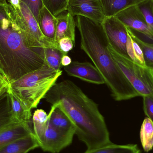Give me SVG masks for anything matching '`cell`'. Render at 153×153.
Here are the masks:
<instances>
[{"label":"cell","instance_id":"3957f363","mask_svg":"<svg viewBox=\"0 0 153 153\" xmlns=\"http://www.w3.org/2000/svg\"><path fill=\"white\" fill-rule=\"evenodd\" d=\"M46 63L44 48L29 46L13 14L0 22V74L8 85Z\"/></svg>","mask_w":153,"mask_h":153},{"label":"cell","instance_id":"44dd1931","mask_svg":"<svg viewBox=\"0 0 153 153\" xmlns=\"http://www.w3.org/2000/svg\"><path fill=\"white\" fill-rule=\"evenodd\" d=\"M45 61L50 68L56 71H61L62 67L61 64L62 59L64 55L67 54L54 47L44 48Z\"/></svg>","mask_w":153,"mask_h":153},{"label":"cell","instance_id":"52a82bcc","mask_svg":"<svg viewBox=\"0 0 153 153\" xmlns=\"http://www.w3.org/2000/svg\"><path fill=\"white\" fill-rule=\"evenodd\" d=\"M33 132L39 147L45 152L58 153L71 144L74 134L65 133L55 128L46 122L33 123Z\"/></svg>","mask_w":153,"mask_h":153},{"label":"cell","instance_id":"7a4b0ae2","mask_svg":"<svg viewBox=\"0 0 153 153\" xmlns=\"http://www.w3.org/2000/svg\"><path fill=\"white\" fill-rule=\"evenodd\" d=\"M76 25L81 37V48L92 61L103 76L116 101L140 96L113 60L102 23L77 16Z\"/></svg>","mask_w":153,"mask_h":153},{"label":"cell","instance_id":"4dcf8cb0","mask_svg":"<svg viewBox=\"0 0 153 153\" xmlns=\"http://www.w3.org/2000/svg\"><path fill=\"white\" fill-rule=\"evenodd\" d=\"M48 115L44 110L37 109L35 111L32 117L33 123L45 124L47 122Z\"/></svg>","mask_w":153,"mask_h":153},{"label":"cell","instance_id":"d590c367","mask_svg":"<svg viewBox=\"0 0 153 153\" xmlns=\"http://www.w3.org/2000/svg\"><path fill=\"white\" fill-rule=\"evenodd\" d=\"M5 90H4V91H5ZM4 91H3V92H2L1 93V94H0V95H1V94H2V93H3V92H4Z\"/></svg>","mask_w":153,"mask_h":153},{"label":"cell","instance_id":"cb8c5ba5","mask_svg":"<svg viewBox=\"0 0 153 153\" xmlns=\"http://www.w3.org/2000/svg\"><path fill=\"white\" fill-rule=\"evenodd\" d=\"M128 34L127 52L128 58L136 63L144 67H146L141 48L137 42L133 39L130 34L128 33Z\"/></svg>","mask_w":153,"mask_h":153},{"label":"cell","instance_id":"8fae6325","mask_svg":"<svg viewBox=\"0 0 153 153\" xmlns=\"http://www.w3.org/2000/svg\"><path fill=\"white\" fill-rule=\"evenodd\" d=\"M64 69L70 76L77 77L83 81L95 84L105 83V80L99 71L90 63L72 62Z\"/></svg>","mask_w":153,"mask_h":153},{"label":"cell","instance_id":"e0dca14e","mask_svg":"<svg viewBox=\"0 0 153 153\" xmlns=\"http://www.w3.org/2000/svg\"><path fill=\"white\" fill-rule=\"evenodd\" d=\"M106 18L114 17L121 11L145 0H100Z\"/></svg>","mask_w":153,"mask_h":153},{"label":"cell","instance_id":"f1b7e54d","mask_svg":"<svg viewBox=\"0 0 153 153\" xmlns=\"http://www.w3.org/2000/svg\"><path fill=\"white\" fill-rule=\"evenodd\" d=\"M13 13L10 4H0V22L12 19Z\"/></svg>","mask_w":153,"mask_h":153},{"label":"cell","instance_id":"7402d4cb","mask_svg":"<svg viewBox=\"0 0 153 153\" xmlns=\"http://www.w3.org/2000/svg\"><path fill=\"white\" fill-rule=\"evenodd\" d=\"M140 138L145 152H148L153 147V123L148 117L145 119L141 127Z\"/></svg>","mask_w":153,"mask_h":153},{"label":"cell","instance_id":"e575fe53","mask_svg":"<svg viewBox=\"0 0 153 153\" xmlns=\"http://www.w3.org/2000/svg\"><path fill=\"white\" fill-rule=\"evenodd\" d=\"M7 0H0V4L7 3Z\"/></svg>","mask_w":153,"mask_h":153},{"label":"cell","instance_id":"836d02e7","mask_svg":"<svg viewBox=\"0 0 153 153\" xmlns=\"http://www.w3.org/2000/svg\"><path fill=\"white\" fill-rule=\"evenodd\" d=\"M7 1L13 7H18L19 5L20 0H7Z\"/></svg>","mask_w":153,"mask_h":153},{"label":"cell","instance_id":"9c48e42d","mask_svg":"<svg viewBox=\"0 0 153 153\" xmlns=\"http://www.w3.org/2000/svg\"><path fill=\"white\" fill-rule=\"evenodd\" d=\"M115 17L130 29L134 34L138 36H143L144 38L142 39L144 41L153 43V32L149 28L137 5L121 11Z\"/></svg>","mask_w":153,"mask_h":153},{"label":"cell","instance_id":"d6986e66","mask_svg":"<svg viewBox=\"0 0 153 153\" xmlns=\"http://www.w3.org/2000/svg\"><path fill=\"white\" fill-rule=\"evenodd\" d=\"M13 121L11 101L8 88L0 95V129Z\"/></svg>","mask_w":153,"mask_h":153},{"label":"cell","instance_id":"5b68a950","mask_svg":"<svg viewBox=\"0 0 153 153\" xmlns=\"http://www.w3.org/2000/svg\"><path fill=\"white\" fill-rule=\"evenodd\" d=\"M108 48L113 60L140 96L153 95V70L118 53L109 44Z\"/></svg>","mask_w":153,"mask_h":153},{"label":"cell","instance_id":"ac0fdd59","mask_svg":"<svg viewBox=\"0 0 153 153\" xmlns=\"http://www.w3.org/2000/svg\"><path fill=\"white\" fill-rule=\"evenodd\" d=\"M8 90L11 101L12 114L13 121L29 125L32 117L31 109L25 105L9 89Z\"/></svg>","mask_w":153,"mask_h":153},{"label":"cell","instance_id":"5bb4252c","mask_svg":"<svg viewBox=\"0 0 153 153\" xmlns=\"http://www.w3.org/2000/svg\"><path fill=\"white\" fill-rule=\"evenodd\" d=\"M48 122L60 131L75 134V126L64 111L57 106L52 105Z\"/></svg>","mask_w":153,"mask_h":153},{"label":"cell","instance_id":"8d00e7d4","mask_svg":"<svg viewBox=\"0 0 153 153\" xmlns=\"http://www.w3.org/2000/svg\"><path fill=\"white\" fill-rule=\"evenodd\" d=\"M0 77H3V76H1V74H0Z\"/></svg>","mask_w":153,"mask_h":153},{"label":"cell","instance_id":"30bf717a","mask_svg":"<svg viewBox=\"0 0 153 153\" xmlns=\"http://www.w3.org/2000/svg\"><path fill=\"white\" fill-rule=\"evenodd\" d=\"M67 11L73 17L83 16L100 23L106 18L100 0H69Z\"/></svg>","mask_w":153,"mask_h":153},{"label":"cell","instance_id":"f546056e","mask_svg":"<svg viewBox=\"0 0 153 153\" xmlns=\"http://www.w3.org/2000/svg\"><path fill=\"white\" fill-rule=\"evenodd\" d=\"M75 45L70 38H63L59 40L58 48L62 52L67 54L68 52L73 49Z\"/></svg>","mask_w":153,"mask_h":153},{"label":"cell","instance_id":"277c9868","mask_svg":"<svg viewBox=\"0 0 153 153\" xmlns=\"http://www.w3.org/2000/svg\"><path fill=\"white\" fill-rule=\"evenodd\" d=\"M62 74L46 63L44 66L8 85V89L28 108H36Z\"/></svg>","mask_w":153,"mask_h":153},{"label":"cell","instance_id":"ba28073f","mask_svg":"<svg viewBox=\"0 0 153 153\" xmlns=\"http://www.w3.org/2000/svg\"><path fill=\"white\" fill-rule=\"evenodd\" d=\"M102 24L109 44L118 53L129 59L127 52L128 34L126 27L115 16L105 18Z\"/></svg>","mask_w":153,"mask_h":153},{"label":"cell","instance_id":"d4e9b609","mask_svg":"<svg viewBox=\"0 0 153 153\" xmlns=\"http://www.w3.org/2000/svg\"><path fill=\"white\" fill-rule=\"evenodd\" d=\"M43 4L55 17L67 11L69 0H42Z\"/></svg>","mask_w":153,"mask_h":153},{"label":"cell","instance_id":"484cf974","mask_svg":"<svg viewBox=\"0 0 153 153\" xmlns=\"http://www.w3.org/2000/svg\"><path fill=\"white\" fill-rule=\"evenodd\" d=\"M137 5L153 33V0H145Z\"/></svg>","mask_w":153,"mask_h":153},{"label":"cell","instance_id":"4316f807","mask_svg":"<svg viewBox=\"0 0 153 153\" xmlns=\"http://www.w3.org/2000/svg\"><path fill=\"white\" fill-rule=\"evenodd\" d=\"M21 1L24 2L28 6L38 22L39 13L44 6L42 0H22Z\"/></svg>","mask_w":153,"mask_h":153},{"label":"cell","instance_id":"ffe728a7","mask_svg":"<svg viewBox=\"0 0 153 153\" xmlns=\"http://www.w3.org/2000/svg\"><path fill=\"white\" fill-rule=\"evenodd\" d=\"M84 153H141L137 145H119L112 143L91 150Z\"/></svg>","mask_w":153,"mask_h":153},{"label":"cell","instance_id":"d6a6232c","mask_svg":"<svg viewBox=\"0 0 153 153\" xmlns=\"http://www.w3.org/2000/svg\"><path fill=\"white\" fill-rule=\"evenodd\" d=\"M8 87V84L3 77H0V94Z\"/></svg>","mask_w":153,"mask_h":153},{"label":"cell","instance_id":"1f68e13d","mask_svg":"<svg viewBox=\"0 0 153 153\" xmlns=\"http://www.w3.org/2000/svg\"><path fill=\"white\" fill-rule=\"evenodd\" d=\"M71 63V59L69 56L67 55V54L64 55L63 56L62 59V62H61L62 66L66 67L70 65Z\"/></svg>","mask_w":153,"mask_h":153},{"label":"cell","instance_id":"8992f818","mask_svg":"<svg viewBox=\"0 0 153 153\" xmlns=\"http://www.w3.org/2000/svg\"><path fill=\"white\" fill-rule=\"evenodd\" d=\"M11 5L14 21L30 47L45 48L54 47L44 36L37 21L24 2L20 1L19 5L18 7Z\"/></svg>","mask_w":153,"mask_h":153},{"label":"cell","instance_id":"9a60e30c","mask_svg":"<svg viewBox=\"0 0 153 153\" xmlns=\"http://www.w3.org/2000/svg\"><path fill=\"white\" fill-rule=\"evenodd\" d=\"M57 22L56 17L54 16L44 6L39 13L38 22L44 36L54 47Z\"/></svg>","mask_w":153,"mask_h":153},{"label":"cell","instance_id":"603a6c76","mask_svg":"<svg viewBox=\"0 0 153 153\" xmlns=\"http://www.w3.org/2000/svg\"><path fill=\"white\" fill-rule=\"evenodd\" d=\"M126 27L128 33L141 48L146 67L153 70V43L144 41L135 35L129 28Z\"/></svg>","mask_w":153,"mask_h":153},{"label":"cell","instance_id":"2e32d148","mask_svg":"<svg viewBox=\"0 0 153 153\" xmlns=\"http://www.w3.org/2000/svg\"><path fill=\"white\" fill-rule=\"evenodd\" d=\"M38 147V142L33 134L0 148V153H27Z\"/></svg>","mask_w":153,"mask_h":153},{"label":"cell","instance_id":"83f0119b","mask_svg":"<svg viewBox=\"0 0 153 153\" xmlns=\"http://www.w3.org/2000/svg\"><path fill=\"white\" fill-rule=\"evenodd\" d=\"M143 97L145 114L153 123V95H146Z\"/></svg>","mask_w":153,"mask_h":153},{"label":"cell","instance_id":"6da1fadb","mask_svg":"<svg viewBox=\"0 0 153 153\" xmlns=\"http://www.w3.org/2000/svg\"><path fill=\"white\" fill-rule=\"evenodd\" d=\"M44 99L62 110L75 127V134L91 150L111 143L105 120L98 104L74 82L69 80L56 83Z\"/></svg>","mask_w":153,"mask_h":153},{"label":"cell","instance_id":"7c38bea8","mask_svg":"<svg viewBox=\"0 0 153 153\" xmlns=\"http://www.w3.org/2000/svg\"><path fill=\"white\" fill-rule=\"evenodd\" d=\"M33 134L29 124L13 121L0 129V148Z\"/></svg>","mask_w":153,"mask_h":153},{"label":"cell","instance_id":"4fadbf2b","mask_svg":"<svg viewBox=\"0 0 153 153\" xmlns=\"http://www.w3.org/2000/svg\"><path fill=\"white\" fill-rule=\"evenodd\" d=\"M56 18L57 22L55 38V47L59 49L58 43L59 40L63 38H70L75 44L76 25L74 17L67 12L64 14L63 13H61Z\"/></svg>","mask_w":153,"mask_h":153}]
</instances>
